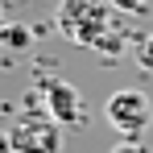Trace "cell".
<instances>
[{
  "label": "cell",
  "instance_id": "6da1fadb",
  "mask_svg": "<svg viewBox=\"0 0 153 153\" xmlns=\"http://www.w3.org/2000/svg\"><path fill=\"white\" fill-rule=\"evenodd\" d=\"M58 29L75 46H100L108 29V0H58Z\"/></svg>",
  "mask_w": 153,
  "mask_h": 153
},
{
  "label": "cell",
  "instance_id": "7a4b0ae2",
  "mask_svg": "<svg viewBox=\"0 0 153 153\" xmlns=\"http://www.w3.org/2000/svg\"><path fill=\"white\" fill-rule=\"evenodd\" d=\"M103 116H108V124L116 128L124 141H141V132L153 124V103H149L145 91H137V87H120V91L108 95Z\"/></svg>",
  "mask_w": 153,
  "mask_h": 153
},
{
  "label": "cell",
  "instance_id": "3957f363",
  "mask_svg": "<svg viewBox=\"0 0 153 153\" xmlns=\"http://www.w3.org/2000/svg\"><path fill=\"white\" fill-rule=\"evenodd\" d=\"M58 128L50 120H21L8 132V149L13 153H58Z\"/></svg>",
  "mask_w": 153,
  "mask_h": 153
},
{
  "label": "cell",
  "instance_id": "277c9868",
  "mask_svg": "<svg viewBox=\"0 0 153 153\" xmlns=\"http://www.w3.org/2000/svg\"><path fill=\"white\" fill-rule=\"evenodd\" d=\"M46 108H50L54 124H83V100L71 83L62 79H50L46 83Z\"/></svg>",
  "mask_w": 153,
  "mask_h": 153
},
{
  "label": "cell",
  "instance_id": "5b68a950",
  "mask_svg": "<svg viewBox=\"0 0 153 153\" xmlns=\"http://www.w3.org/2000/svg\"><path fill=\"white\" fill-rule=\"evenodd\" d=\"M4 42H8L13 50H29V46H33V33H29L25 25H8L4 29Z\"/></svg>",
  "mask_w": 153,
  "mask_h": 153
},
{
  "label": "cell",
  "instance_id": "8992f818",
  "mask_svg": "<svg viewBox=\"0 0 153 153\" xmlns=\"http://www.w3.org/2000/svg\"><path fill=\"white\" fill-rule=\"evenodd\" d=\"M124 46H128V42H124V33H103V42L95 46V50H103L108 58H116V54H124Z\"/></svg>",
  "mask_w": 153,
  "mask_h": 153
},
{
  "label": "cell",
  "instance_id": "52a82bcc",
  "mask_svg": "<svg viewBox=\"0 0 153 153\" xmlns=\"http://www.w3.org/2000/svg\"><path fill=\"white\" fill-rule=\"evenodd\" d=\"M137 62L145 71H153V37H137Z\"/></svg>",
  "mask_w": 153,
  "mask_h": 153
},
{
  "label": "cell",
  "instance_id": "ba28073f",
  "mask_svg": "<svg viewBox=\"0 0 153 153\" xmlns=\"http://www.w3.org/2000/svg\"><path fill=\"white\" fill-rule=\"evenodd\" d=\"M112 153H145V149H141V141H120Z\"/></svg>",
  "mask_w": 153,
  "mask_h": 153
},
{
  "label": "cell",
  "instance_id": "9c48e42d",
  "mask_svg": "<svg viewBox=\"0 0 153 153\" xmlns=\"http://www.w3.org/2000/svg\"><path fill=\"white\" fill-rule=\"evenodd\" d=\"M108 4H116V8H137V13L145 8V0H108Z\"/></svg>",
  "mask_w": 153,
  "mask_h": 153
}]
</instances>
